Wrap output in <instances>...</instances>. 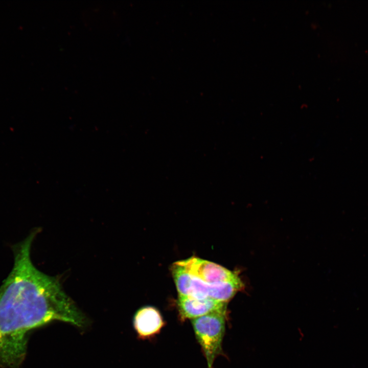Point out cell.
Wrapping results in <instances>:
<instances>
[{"label":"cell","mask_w":368,"mask_h":368,"mask_svg":"<svg viewBox=\"0 0 368 368\" xmlns=\"http://www.w3.org/2000/svg\"><path fill=\"white\" fill-rule=\"evenodd\" d=\"M177 264L197 278L209 283H219L240 280L238 274L215 263L192 257L177 261Z\"/></svg>","instance_id":"4"},{"label":"cell","mask_w":368,"mask_h":368,"mask_svg":"<svg viewBox=\"0 0 368 368\" xmlns=\"http://www.w3.org/2000/svg\"><path fill=\"white\" fill-rule=\"evenodd\" d=\"M164 325V321L160 312L153 307H142L136 311L134 316V329L142 338L157 334Z\"/></svg>","instance_id":"6"},{"label":"cell","mask_w":368,"mask_h":368,"mask_svg":"<svg viewBox=\"0 0 368 368\" xmlns=\"http://www.w3.org/2000/svg\"><path fill=\"white\" fill-rule=\"evenodd\" d=\"M226 313L214 312L193 319L196 337L211 368L216 357L220 354L225 330Z\"/></svg>","instance_id":"3"},{"label":"cell","mask_w":368,"mask_h":368,"mask_svg":"<svg viewBox=\"0 0 368 368\" xmlns=\"http://www.w3.org/2000/svg\"><path fill=\"white\" fill-rule=\"evenodd\" d=\"M172 273L179 295L196 298H210L226 303L243 287L241 280L219 283H209L191 274L174 263Z\"/></svg>","instance_id":"2"},{"label":"cell","mask_w":368,"mask_h":368,"mask_svg":"<svg viewBox=\"0 0 368 368\" xmlns=\"http://www.w3.org/2000/svg\"><path fill=\"white\" fill-rule=\"evenodd\" d=\"M36 232L13 247V268L0 287V366L19 368L31 330L53 321L79 328L86 319L58 280L38 270L30 258Z\"/></svg>","instance_id":"1"},{"label":"cell","mask_w":368,"mask_h":368,"mask_svg":"<svg viewBox=\"0 0 368 368\" xmlns=\"http://www.w3.org/2000/svg\"><path fill=\"white\" fill-rule=\"evenodd\" d=\"M178 307L183 319H194L212 313L226 312V303L210 298L200 299L179 295Z\"/></svg>","instance_id":"5"}]
</instances>
